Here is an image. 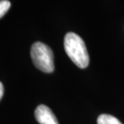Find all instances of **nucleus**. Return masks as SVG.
<instances>
[{
  "label": "nucleus",
  "instance_id": "obj_1",
  "mask_svg": "<svg viewBox=\"0 0 124 124\" xmlns=\"http://www.w3.org/2000/svg\"><path fill=\"white\" fill-rule=\"evenodd\" d=\"M65 51L78 67L84 69L89 65V54L84 41L75 33L69 32L64 38Z\"/></svg>",
  "mask_w": 124,
  "mask_h": 124
},
{
  "label": "nucleus",
  "instance_id": "obj_2",
  "mask_svg": "<svg viewBox=\"0 0 124 124\" xmlns=\"http://www.w3.org/2000/svg\"><path fill=\"white\" fill-rule=\"evenodd\" d=\"M31 56L33 63L38 69L45 73L54 71V54L47 45L41 42L35 43L31 46Z\"/></svg>",
  "mask_w": 124,
  "mask_h": 124
},
{
  "label": "nucleus",
  "instance_id": "obj_3",
  "mask_svg": "<svg viewBox=\"0 0 124 124\" xmlns=\"http://www.w3.org/2000/svg\"><path fill=\"white\" fill-rule=\"evenodd\" d=\"M37 122L40 124H59L53 111L45 105H39L35 111Z\"/></svg>",
  "mask_w": 124,
  "mask_h": 124
},
{
  "label": "nucleus",
  "instance_id": "obj_4",
  "mask_svg": "<svg viewBox=\"0 0 124 124\" xmlns=\"http://www.w3.org/2000/svg\"><path fill=\"white\" fill-rule=\"evenodd\" d=\"M97 123L98 124H123L117 118L107 114L99 115Z\"/></svg>",
  "mask_w": 124,
  "mask_h": 124
},
{
  "label": "nucleus",
  "instance_id": "obj_5",
  "mask_svg": "<svg viewBox=\"0 0 124 124\" xmlns=\"http://www.w3.org/2000/svg\"><path fill=\"white\" fill-rule=\"evenodd\" d=\"M10 7V2L8 0H0V18L8 11Z\"/></svg>",
  "mask_w": 124,
  "mask_h": 124
},
{
  "label": "nucleus",
  "instance_id": "obj_6",
  "mask_svg": "<svg viewBox=\"0 0 124 124\" xmlns=\"http://www.w3.org/2000/svg\"><path fill=\"white\" fill-rule=\"evenodd\" d=\"M2 95H3V85H2V83L0 82V99H2Z\"/></svg>",
  "mask_w": 124,
  "mask_h": 124
}]
</instances>
